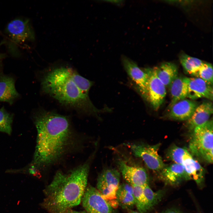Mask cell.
I'll return each instance as SVG.
<instances>
[{
  "instance_id": "6da1fadb",
  "label": "cell",
  "mask_w": 213,
  "mask_h": 213,
  "mask_svg": "<svg viewBox=\"0 0 213 213\" xmlns=\"http://www.w3.org/2000/svg\"><path fill=\"white\" fill-rule=\"evenodd\" d=\"M35 123L37 137L34 163L46 167L65 153L72 136L70 126L66 117L45 110L36 115Z\"/></svg>"
},
{
  "instance_id": "7a4b0ae2",
  "label": "cell",
  "mask_w": 213,
  "mask_h": 213,
  "mask_svg": "<svg viewBox=\"0 0 213 213\" xmlns=\"http://www.w3.org/2000/svg\"><path fill=\"white\" fill-rule=\"evenodd\" d=\"M87 162L66 174L57 172L44 191L43 207L49 213H66L81 201L90 169Z\"/></svg>"
},
{
  "instance_id": "3957f363",
  "label": "cell",
  "mask_w": 213,
  "mask_h": 213,
  "mask_svg": "<svg viewBox=\"0 0 213 213\" xmlns=\"http://www.w3.org/2000/svg\"><path fill=\"white\" fill-rule=\"evenodd\" d=\"M72 69L60 67L50 71L42 81L43 91L61 103L88 114L97 115L104 111L97 108L89 95L83 93L76 84L72 77Z\"/></svg>"
},
{
  "instance_id": "277c9868",
  "label": "cell",
  "mask_w": 213,
  "mask_h": 213,
  "mask_svg": "<svg viewBox=\"0 0 213 213\" xmlns=\"http://www.w3.org/2000/svg\"><path fill=\"white\" fill-rule=\"evenodd\" d=\"M213 130L212 119L191 132L189 142L191 153L208 163L213 162Z\"/></svg>"
},
{
  "instance_id": "5b68a950",
  "label": "cell",
  "mask_w": 213,
  "mask_h": 213,
  "mask_svg": "<svg viewBox=\"0 0 213 213\" xmlns=\"http://www.w3.org/2000/svg\"><path fill=\"white\" fill-rule=\"evenodd\" d=\"M5 32L8 39L7 43L9 53L14 57L20 55L18 46L35 39L34 30L28 19L18 17L10 22L6 26Z\"/></svg>"
},
{
  "instance_id": "8992f818",
  "label": "cell",
  "mask_w": 213,
  "mask_h": 213,
  "mask_svg": "<svg viewBox=\"0 0 213 213\" xmlns=\"http://www.w3.org/2000/svg\"><path fill=\"white\" fill-rule=\"evenodd\" d=\"M120 173L115 168L104 169L97 179V189L113 208L118 205L116 194L120 185Z\"/></svg>"
},
{
  "instance_id": "52a82bcc",
  "label": "cell",
  "mask_w": 213,
  "mask_h": 213,
  "mask_svg": "<svg viewBox=\"0 0 213 213\" xmlns=\"http://www.w3.org/2000/svg\"><path fill=\"white\" fill-rule=\"evenodd\" d=\"M125 145L135 156L141 159L150 170L159 172L166 166L158 153L160 143L150 145L142 143H128Z\"/></svg>"
},
{
  "instance_id": "ba28073f",
  "label": "cell",
  "mask_w": 213,
  "mask_h": 213,
  "mask_svg": "<svg viewBox=\"0 0 213 213\" xmlns=\"http://www.w3.org/2000/svg\"><path fill=\"white\" fill-rule=\"evenodd\" d=\"M87 213H114V208L96 188L87 186L81 201Z\"/></svg>"
},
{
  "instance_id": "9c48e42d",
  "label": "cell",
  "mask_w": 213,
  "mask_h": 213,
  "mask_svg": "<svg viewBox=\"0 0 213 213\" xmlns=\"http://www.w3.org/2000/svg\"><path fill=\"white\" fill-rule=\"evenodd\" d=\"M116 163L119 171L127 183L141 187L149 184L148 175L143 167L130 164L121 158H118Z\"/></svg>"
},
{
  "instance_id": "30bf717a",
  "label": "cell",
  "mask_w": 213,
  "mask_h": 213,
  "mask_svg": "<svg viewBox=\"0 0 213 213\" xmlns=\"http://www.w3.org/2000/svg\"><path fill=\"white\" fill-rule=\"evenodd\" d=\"M149 75L146 99L155 111L163 103L166 95V86L156 76L153 68L145 69Z\"/></svg>"
},
{
  "instance_id": "8fae6325",
  "label": "cell",
  "mask_w": 213,
  "mask_h": 213,
  "mask_svg": "<svg viewBox=\"0 0 213 213\" xmlns=\"http://www.w3.org/2000/svg\"><path fill=\"white\" fill-rule=\"evenodd\" d=\"M175 163L181 164L183 167L188 180H194L199 187L203 185L205 173V170L186 149L178 157Z\"/></svg>"
},
{
  "instance_id": "7c38bea8",
  "label": "cell",
  "mask_w": 213,
  "mask_h": 213,
  "mask_svg": "<svg viewBox=\"0 0 213 213\" xmlns=\"http://www.w3.org/2000/svg\"><path fill=\"white\" fill-rule=\"evenodd\" d=\"M125 71L134 82L143 97L146 99L149 75L145 70L140 69L134 61L125 56L121 58Z\"/></svg>"
},
{
  "instance_id": "4fadbf2b",
  "label": "cell",
  "mask_w": 213,
  "mask_h": 213,
  "mask_svg": "<svg viewBox=\"0 0 213 213\" xmlns=\"http://www.w3.org/2000/svg\"><path fill=\"white\" fill-rule=\"evenodd\" d=\"M186 79L188 88L187 98L193 100L202 98L212 100V85L198 78L186 77Z\"/></svg>"
},
{
  "instance_id": "5bb4252c",
  "label": "cell",
  "mask_w": 213,
  "mask_h": 213,
  "mask_svg": "<svg viewBox=\"0 0 213 213\" xmlns=\"http://www.w3.org/2000/svg\"><path fill=\"white\" fill-rule=\"evenodd\" d=\"M199 105L198 102L193 100L186 99L181 100L169 108L168 117L175 120H187Z\"/></svg>"
},
{
  "instance_id": "9a60e30c",
  "label": "cell",
  "mask_w": 213,
  "mask_h": 213,
  "mask_svg": "<svg viewBox=\"0 0 213 213\" xmlns=\"http://www.w3.org/2000/svg\"><path fill=\"white\" fill-rule=\"evenodd\" d=\"M213 112V106L211 101H205L197 106L191 117L187 120L186 126L191 132L196 127L207 122Z\"/></svg>"
},
{
  "instance_id": "2e32d148",
  "label": "cell",
  "mask_w": 213,
  "mask_h": 213,
  "mask_svg": "<svg viewBox=\"0 0 213 213\" xmlns=\"http://www.w3.org/2000/svg\"><path fill=\"white\" fill-rule=\"evenodd\" d=\"M159 173L161 178L165 182L173 185L188 180L183 167L175 163L166 165Z\"/></svg>"
},
{
  "instance_id": "e0dca14e",
  "label": "cell",
  "mask_w": 213,
  "mask_h": 213,
  "mask_svg": "<svg viewBox=\"0 0 213 213\" xmlns=\"http://www.w3.org/2000/svg\"><path fill=\"white\" fill-rule=\"evenodd\" d=\"M14 83L12 78L0 75V101L12 104L14 100L19 96Z\"/></svg>"
},
{
  "instance_id": "ac0fdd59",
  "label": "cell",
  "mask_w": 213,
  "mask_h": 213,
  "mask_svg": "<svg viewBox=\"0 0 213 213\" xmlns=\"http://www.w3.org/2000/svg\"><path fill=\"white\" fill-rule=\"evenodd\" d=\"M153 69L156 76L166 87L169 86L178 76L177 66L170 62H164Z\"/></svg>"
},
{
  "instance_id": "d6986e66",
  "label": "cell",
  "mask_w": 213,
  "mask_h": 213,
  "mask_svg": "<svg viewBox=\"0 0 213 213\" xmlns=\"http://www.w3.org/2000/svg\"><path fill=\"white\" fill-rule=\"evenodd\" d=\"M169 86L171 96L170 108L177 102L187 98L188 88L186 77L178 76Z\"/></svg>"
},
{
  "instance_id": "ffe728a7",
  "label": "cell",
  "mask_w": 213,
  "mask_h": 213,
  "mask_svg": "<svg viewBox=\"0 0 213 213\" xmlns=\"http://www.w3.org/2000/svg\"><path fill=\"white\" fill-rule=\"evenodd\" d=\"M118 206L123 209H128L135 206V200L133 187L129 184H120L116 194Z\"/></svg>"
},
{
  "instance_id": "44dd1931",
  "label": "cell",
  "mask_w": 213,
  "mask_h": 213,
  "mask_svg": "<svg viewBox=\"0 0 213 213\" xmlns=\"http://www.w3.org/2000/svg\"><path fill=\"white\" fill-rule=\"evenodd\" d=\"M180 61L184 71L190 75L197 70L204 62L198 58L185 54H182L180 56Z\"/></svg>"
},
{
  "instance_id": "7402d4cb",
  "label": "cell",
  "mask_w": 213,
  "mask_h": 213,
  "mask_svg": "<svg viewBox=\"0 0 213 213\" xmlns=\"http://www.w3.org/2000/svg\"><path fill=\"white\" fill-rule=\"evenodd\" d=\"M135 200V206L140 213H146L150 209L143 193L142 187L132 186Z\"/></svg>"
},
{
  "instance_id": "603a6c76",
  "label": "cell",
  "mask_w": 213,
  "mask_h": 213,
  "mask_svg": "<svg viewBox=\"0 0 213 213\" xmlns=\"http://www.w3.org/2000/svg\"><path fill=\"white\" fill-rule=\"evenodd\" d=\"M212 64L204 63L191 75L194 77L200 78L210 85H213V73Z\"/></svg>"
},
{
  "instance_id": "cb8c5ba5",
  "label": "cell",
  "mask_w": 213,
  "mask_h": 213,
  "mask_svg": "<svg viewBox=\"0 0 213 213\" xmlns=\"http://www.w3.org/2000/svg\"><path fill=\"white\" fill-rule=\"evenodd\" d=\"M143 193L147 200L149 206L151 209L160 201L164 194L163 190L154 192L147 184L142 187Z\"/></svg>"
},
{
  "instance_id": "d4e9b609",
  "label": "cell",
  "mask_w": 213,
  "mask_h": 213,
  "mask_svg": "<svg viewBox=\"0 0 213 213\" xmlns=\"http://www.w3.org/2000/svg\"><path fill=\"white\" fill-rule=\"evenodd\" d=\"M12 116L4 107L0 109V131L10 134L12 131Z\"/></svg>"
},
{
  "instance_id": "484cf974",
  "label": "cell",
  "mask_w": 213,
  "mask_h": 213,
  "mask_svg": "<svg viewBox=\"0 0 213 213\" xmlns=\"http://www.w3.org/2000/svg\"><path fill=\"white\" fill-rule=\"evenodd\" d=\"M160 213H181L177 209H168Z\"/></svg>"
},
{
  "instance_id": "4316f807",
  "label": "cell",
  "mask_w": 213,
  "mask_h": 213,
  "mask_svg": "<svg viewBox=\"0 0 213 213\" xmlns=\"http://www.w3.org/2000/svg\"><path fill=\"white\" fill-rule=\"evenodd\" d=\"M6 41L3 40L0 43V47L3 44L6 43ZM7 56V55L4 53L0 52V61L1 59L6 58Z\"/></svg>"
},
{
  "instance_id": "83f0119b",
  "label": "cell",
  "mask_w": 213,
  "mask_h": 213,
  "mask_svg": "<svg viewBox=\"0 0 213 213\" xmlns=\"http://www.w3.org/2000/svg\"><path fill=\"white\" fill-rule=\"evenodd\" d=\"M66 213H87L85 211L78 212L70 209Z\"/></svg>"
},
{
  "instance_id": "f1b7e54d",
  "label": "cell",
  "mask_w": 213,
  "mask_h": 213,
  "mask_svg": "<svg viewBox=\"0 0 213 213\" xmlns=\"http://www.w3.org/2000/svg\"><path fill=\"white\" fill-rule=\"evenodd\" d=\"M109 2H110L112 3H115L116 4H120L122 2V1H119V0H116V1H108Z\"/></svg>"
},
{
  "instance_id": "f546056e",
  "label": "cell",
  "mask_w": 213,
  "mask_h": 213,
  "mask_svg": "<svg viewBox=\"0 0 213 213\" xmlns=\"http://www.w3.org/2000/svg\"><path fill=\"white\" fill-rule=\"evenodd\" d=\"M128 213H140L138 211L137 212L136 211L133 210L131 209H128Z\"/></svg>"
}]
</instances>
